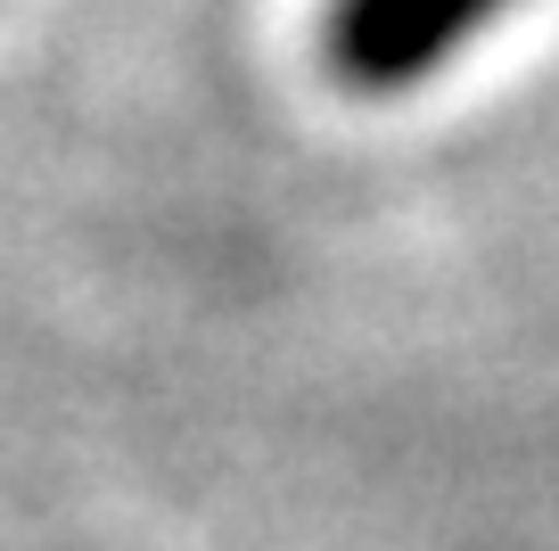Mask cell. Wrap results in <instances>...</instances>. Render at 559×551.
<instances>
[{
  "mask_svg": "<svg viewBox=\"0 0 559 551\" xmlns=\"http://www.w3.org/2000/svg\"><path fill=\"white\" fill-rule=\"evenodd\" d=\"M502 9L510 0H337L321 25V50L354 91H403L419 74H437Z\"/></svg>",
  "mask_w": 559,
  "mask_h": 551,
  "instance_id": "1",
  "label": "cell"
}]
</instances>
